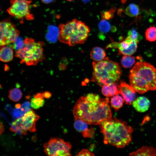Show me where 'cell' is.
<instances>
[{
  "instance_id": "6da1fadb",
  "label": "cell",
  "mask_w": 156,
  "mask_h": 156,
  "mask_svg": "<svg viewBox=\"0 0 156 156\" xmlns=\"http://www.w3.org/2000/svg\"><path fill=\"white\" fill-rule=\"evenodd\" d=\"M109 102L108 98H101L93 93L81 96L73 109L75 120H80L90 125H100L112 118Z\"/></svg>"
},
{
  "instance_id": "7a4b0ae2",
  "label": "cell",
  "mask_w": 156,
  "mask_h": 156,
  "mask_svg": "<svg viewBox=\"0 0 156 156\" xmlns=\"http://www.w3.org/2000/svg\"><path fill=\"white\" fill-rule=\"evenodd\" d=\"M100 125L105 144L121 148L131 142L133 129L126 122L112 118L103 121Z\"/></svg>"
},
{
  "instance_id": "3957f363",
  "label": "cell",
  "mask_w": 156,
  "mask_h": 156,
  "mask_svg": "<svg viewBox=\"0 0 156 156\" xmlns=\"http://www.w3.org/2000/svg\"><path fill=\"white\" fill-rule=\"evenodd\" d=\"M129 78L130 85L139 93L156 90V69L149 63H136L130 70Z\"/></svg>"
},
{
  "instance_id": "277c9868",
  "label": "cell",
  "mask_w": 156,
  "mask_h": 156,
  "mask_svg": "<svg viewBox=\"0 0 156 156\" xmlns=\"http://www.w3.org/2000/svg\"><path fill=\"white\" fill-rule=\"evenodd\" d=\"M90 32L85 23L75 18L59 26L58 38L61 42L70 46L84 43Z\"/></svg>"
},
{
  "instance_id": "5b68a950",
  "label": "cell",
  "mask_w": 156,
  "mask_h": 156,
  "mask_svg": "<svg viewBox=\"0 0 156 156\" xmlns=\"http://www.w3.org/2000/svg\"><path fill=\"white\" fill-rule=\"evenodd\" d=\"M92 66L91 81L96 82L101 87L116 82L120 78L122 73L120 66L108 57L97 62H93Z\"/></svg>"
},
{
  "instance_id": "8992f818",
  "label": "cell",
  "mask_w": 156,
  "mask_h": 156,
  "mask_svg": "<svg viewBox=\"0 0 156 156\" xmlns=\"http://www.w3.org/2000/svg\"><path fill=\"white\" fill-rule=\"evenodd\" d=\"M24 42L23 47L16 51L15 53V56L21 59V64L35 66L45 59L42 42H36L32 38H27Z\"/></svg>"
},
{
  "instance_id": "52a82bcc",
  "label": "cell",
  "mask_w": 156,
  "mask_h": 156,
  "mask_svg": "<svg viewBox=\"0 0 156 156\" xmlns=\"http://www.w3.org/2000/svg\"><path fill=\"white\" fill-rule=\"evenodd\" d=\"M39 118L40 116L31 109L12 122L10 130L25 135L27 134V131L34 132L36 130V122Z\"/></svg>"
},
{
  "instance_id": "ba28073f",
  "label": "cell",
  "mask_w": 156,
  "mask_h": 156,
  "mask_svg": "<svg viewBox=\"0 0 156 156\" xmlns=\"http://www.w3.org/2000/svg\"><path fill=\"white\" fill-rule=\"evenodd\" d=\"M44 151L46 154L49 156H70L71 145L69 142L62 139L54 138H51L43 145Z\"/></svg>"
},
{
  "instance_id": "9c48e42d",
  "label": "cell",
  "mask_w": 156,
  "mask_h": 156,
  "mask_svg": "<svg viewBox=\"0 0 156 156\" xmlns=\"http://www.w3.org/2000/svg\"><path fill=\"white\" fill-rule=\"evenodd\" d=\"M31 0H10V6L7 10L11 16L18 19L30 21L34 18L31 13L30 6Z\"/></svg>"
},
{
  "instance_id": "30bf717a",
  "label": "cell",
  "mask_w": 156,
  "mask_h": 156,
  "mask_svg": "<svg viewBox=\"0 0 156 156\" xmlns=\"http://www.w3.org/2000/svg\"><path fill=\"white\" fill-rule=\"evenodd\" d=\"M20 32L15 25L8 20L0 21V49L13 43Z\"/></svg>"
},
{
  "instance_id": "8fae6325",
  "label": "cell",
  "mask_w": 156,
  "mask_h": 156,
  "mask_svg": "<svg viewBox=\"0 0 156 156\" xmlns=\"http://www.w3.org/2000/svg\"><path fill=\"white\" fill-rule=\"evenodd\" d=\"M138 43L127 37L123 41L116 42L115 48L118 49L119 54L131 56L136 51Z\"/></svg>"
},
{
  "instance_id": "7c38bea8",
  "label": "cell",
  "mask_w": 156,
  "mask_h": 156,
  "mask_svg": "<svg viewBox=\"0 0 156 156\" xmlns=\"http://www.w3.org/2000/svg\"><path fill=\"white\" fill-rule=\"evenodd\" d=\"M118 88L119 93L122 95L125 103L129 105H132L136 97V91L133 88L122 81L118 85Z\"/></svg>"
},
{
  "instance_id": "4fadbf2b",
  "label": "cell",
  "mask_w": 156,
  "mask_h": 156,
  "mask_svg": "<svg viewBox=\"0 0 156 156\" xmlns=\"http://www.w3.org/2000/svg\"><path fill=\"white\" fill-rule=\"evenodd\" d=\"M86 122L80 120H75L74 126L75 129L81 133L85 138H91L93 137L95 133V131L93 128L89 127Z\"/></svg>"
},
{
  "instance_id": "5bb4252c",
  "label": "cell",
  "mask_w": 156,
  "mask_h": 156,
  "mask_svg": "<svg viewBox=\"0 0 156 156\" xmlns=\"http://www.w3.org/2000/svg\"><path fill=\"white\" fill-rule=\"evenodd\" d=\"M132 105L136 111L140 112H144L148 109L150 106L151 102L147 97L140 96L136 98Z\"/></svg>"
},
{
  "instance_id": "9a60e30c",
  "label": "cell",
  "mask_w": 156,
  "mask_h": 156,
  "mask_svg": "<svg viewBox=\"0 0 156 156\" xmlns=\"http://www.w3.org/2000/svg\"><path fill=\"white\" fill-rule=\"evenodd\" d=\"M103 94L107 97L118 95L119 93L118 85L116 82L105 85L102 87Z\"/></svg>"
},
{
  "instance_id": "2e32d148",
  "label": "cell",
  "mask_w": 156,
  "mask_h": 156,
  "mask_svg": "<svg viewBox=\"0 0 156 156\" xmlns=\"http://www.w3.org/2000/svg\"><path fill=\"white\" fill-rule=\"evenodd\" d=\"M130 156H156V149L151 146H143L129 154Z\"/></svg>"
},
{
  "instance_id": "e0dca14e",
  "label": "cell",
  "mask_w": 156,
  "mask_h": 156,
  "mask_svg": "<svg viewBox=\"0 0 156 156\" xmlns=\"http://www.w3.org/2000/svg\"><path fill=\"white\" fill-rule=\"evenodd\" d=\"M12 47L4 46L0 49V60L7 62L11 61L13 58Z\"/></svg>"
},
{
  "instance_id": "ac0fdd59",
  "label": "cell",
  "mask_w": 156,
  "mask_h": 156,
  "mask_svg": "<svg viewBox=\"0 0 156 156\" xmlns=\"http://www.w3.org/2000/svg\"><path fill=\"white\" fill-rule=\"evenodd\" d=\"M98 26L100 32L99 34V37L101 39L103 40L105 37L103 34L107 33L110 30L111 31L112 27L107 20L102 18Z\"/></svg>"
},
{
  "instance_id": "d6986e66",
  "label": "cell",
  "mask_w": 156,
  "mask_h": 156,
  "mask_svg": "<svg viewBox=\"0 0 156 156\" xmlns=\"http://www.w3.org/2000/svg\"><path fill=\"white\" fill-rule=\"evenodd\" d=\"M90 55L91 57L94 60L99 62L105 58L106 53L105 51L101 48L95 47L91 50Z\"/></svg>"
},
{
  "instance_id": "ffe728a7",
  "label": "cell",
  "mask_w": 156,
  "mask_h": 156,
  "mask_svg": "<svg viewBox=\"0 0 156 156\" xmlns=\"http://www.w3.org/2000/svg\"><path fill=\"white\" fill-rule=\"evenodd\" d=\"M42 93H39L35 95L31 101V106L34 109H37L43 106L45 101Z\"/></svg>"
},
{
  "instance_id": "44dd1931",
  "label": "cell",
  "mask_w": 156,
  "mask_h": 156,
  "mask_svg": "<svg viewBox=\"0 0 156 156\" xmlns=\"http://www.w3.org/2000/svg\"><path fill=\"white\" fill-rule=\"evenodd\" d=\"M125 12L126 15L130 17H135L140 14V9L137 5L134 3H131L126 7Z\"/></svg>"
},
{
  "instance_id": "7402d4cb",
  "label": "cell",
  "mask_w": 156,
  "mask_h": 156,
  "mask_svg": "<svg viewBox=\"0 0 156 156\" xmlns=\"http://www.w3.org/2000/svg\"><path fill=\"white\" fill-rule=\"evenodd\" d=\"M124 102L122 97L117 95L111 98L110 103L114 110L117 111L122 107Z\"/></svg>"
},
{
  "instance_id": "603a6c76",
  "label": "cell",
  "mask_w": 156,
  "mask_h": 156,
  "mask_svg": "<svg viewBox=\"0 0 156 156\" xmlns=\"http://www.w3.org/2000/svg\"><path fill=\"white\" fill-rule=\"evenodd\" d=\"M22 96L21 90L17 88H14L10 90L9 91V98L14 102L19 101Z\"/></svg>"
},
{
  "instance_id": "cb8c5ba5",
  "label": "cell",
  "mask_w": 156,
  "mask_h": 156,
  "mask_svg": "<svg viewBox=\"0 0 156 156\" xmlns=\"http://www.w3.org/2000/svg\"><path fill=\"white\" fill-rule=\"evenodd\" d=\"M135 58L130 55H125L121 58V62L122 66L125 68L131 67L135 63Z\"/></svg>"
},
{
  "instance_id": "d4e9b609",
  "label": "cell",
  "mask_w": 156,
  "mask_h": 156,
  "mask_svg": "<svg viewBox=\"0 0 156 156\" xmlns=\"http://www.w3.org/2000/svg\"><path fill=\"white\" fill-rule=\"evenodd\" d=\"M146 39L150 42L156 41V27L151 26L148 28L145 32Z\"/></svg>"
},
{
  "instance_id": "484cf974",
  "label": "cell",
  "mask_w": 156,
  "mask_h": 156,
  "mask_svg": "<svg viewBox=\"0 0 156 156\" xmlns=\"http://www.w3.org/2000/svg\"><path fill=\"white\" fill-rule=\"evenodd\" d=\"M127 37L138 43L142 38V36L135 29L129 30L127 33Z\"/></svg>"
},
{
  "instance_id": "4316f807",
  "label": "cell",
  "mask_w": 156,
  "mask_h": 156,
  "mask_svg": "<svg viewBox=\"0 0 156 156\" xmlns=\"http://www.w3.org/2000/svg\"><path fill=\"white\" fill-rule=\"evenodd\" d=\"M116 9L115 7H113L108 11L101 12V18L107 20L112 19L114 17V14Z\"/></svg>"
},
{
  "instance_id": "83f0119b",
  "label": "cell",
  "mask_w": 156,
  "mask_h": 156,
  "mask_svg": "<svg viewBox=\"0 0 156 156\" xmlns=\"http://www.w3.org/2000/svg\"><path fill=\"white\" fill-rule=\"evenodd\" d=\"M24 45V40L23 41L20 38H18V37L13 43L12 47L16 51H17L22 48Z\"/></svg>"
},
{
  "instance_id": "f1b7e54d",
  "label": "cell",
  "mask_w": 156,
  "mask_h": 156,
  "mask_svg": "<svg viewBox=\"0 0 156 156\" xmlns=\"http://www.w3.org/2000/svg\"><path fill=\"white\" fill-rule=\"evenodd\" d=\"M25 113L21 107L19 108H16L13 112V116L15 118H18L22 116Z\"/></svg>"
},
{
  "instance_id": "f546056e",
  "label": "cell",
  "mask_w": 156,
  "mask_h": 156,
  "mask_svg": "<svg viewBox=\"0 0 156 156\" xmlns=\"http://www.w3.org/2000/svg\"><path fill=\"white\" fill-rule=\"evenodd\" d=\"M77 156H94V154L89 150L87 149H83L80 151L77 154Z\"/></svg>"
},
{
  "instance_id": "4dcf8cb0",
  "label": "cell",
  "mask_w": 156,
  "mask_h": 156,
  "mask_svg": "<svg viewBox=\"0 0 156 156\" xmlns=\"http://www.w3.org/2000/svg\"><path fill=\"white\" fill-rule=\"evenodd\" d=\"M31 104L29 102H26L21 105V108L23 111L26 113L30 110Z\"/></svg>"
},
{
  "instance_id": "1f68e13d",
  "label": "cell",
  "mask_w": 156,
  "mask_h": 156,
  "mask_svg": "<svg viewBox=\"0 0 156 156\" xmlns=\"http://www.w3.org/2000/svg\"><path fill=\"white\" fill-rule=\"evenodd\" d=\"M42 95L44 98L49 99L51 96V94L48 91H45L42 93Z\"/></svg>"
},
{
  "instance_id": "d6a6232c",
  "label": "cell",
  "mask_w": 156,
  "mask_h": 156,
  "mask_svg": "<svg viewBox=\"0 0 156 156\" xmlns=\"http://www.w3.org/2000/svg\"><path fill=\"white\" fill-rule=\"evenodd\" d=\"M6 110L11 114L13 113V109L11 106L8 104H7L5 106Z\"/></svg>"
},
{
  "instance_id": "836d02e7",
  "label": "cell",
  "mask_w": 156,
  "mask_h": 156,
  "mask_svg": "<svg viewBox=\"0 0 156 156\" xmlns=\"http://www.w3.org/2000/svg\"><path fill=\"white\" fill-rule=\"evenodd\" d=\"M4 129L3 124L0 122V135L2 134L4 132Z\"/></svg>"
},
{
  "instance_id": "e575fe53",
  "label": "cell",
  "mask_w": 156,
  "mask_h": 156,
  "mask_svg": "<svg viewBox=\"0 0 156 156\" xmlns=\"http://www.w3.org/2000/svg\"><path fill=\"white\" fill-rule=\"evenodd\" d=\"M44 3L48 4L52 2L53 0H41Z\"/></svg>"
},
{
  "instance_id": "d590c367",
  "label": "cell",
  "mask_w": 156,
  "mask_h": 156,
  "mask_svg": "<svg viewBox=\"0 0 156 156\" xmlns=\"http://www.w3.org/2000/svg\"><path fill=\"white\" fill-rule=\"evenodd\" d=\"M91 0H82V1L85 3H87L89 2Z\"/></svg>"
},
{
  "instance_id": "8d00e7d4",
  "label": "cell",
  "mask_w": 156,
  "mask_h": 156,
  "mask_svg": "<svg viewBox=\"0 0 156 156\" xmlns=\"http://www.w3.org/2000/svg\"><path fill=\"white\" fill-rule=\"evenodd\" d=\"M127 0H121V3L122 4H125Z\"/></svg>"
},
{
  "instance_id": "74e56055",
  "label": "cell",
  "mask_w": 156,
  "mask_h": 156,
  "mask_svg": "<svg viewBox=\"0 0 156 156\" xmlns=\"http://www.w3.org/2000/svg\"><path fill=\"white\" fill-rule=\"evenodd\" d=\"M67 1H73L74 0H66Z\"/></svg>"
},
{
  "instance_id": "f35d334b",
  "label": "cell",
  "mask_w": 156,
  "mask_h": 156,
  "mask_svg": "<svg viewBox=\"0 0 156 156\" xmlns=\"http://www.w3.org/2000/svg\"></svg>"
}]
</instances>
